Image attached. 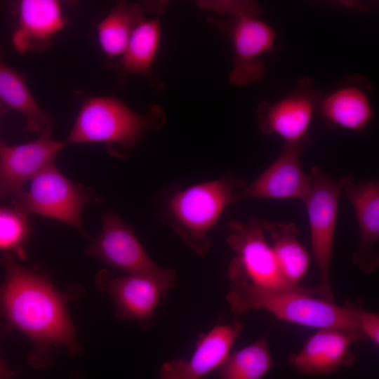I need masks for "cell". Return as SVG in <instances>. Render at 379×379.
Here are the masks:
<instances>
[{
	"instance_id": "6da1fadb",
	"label": "cell",
	"mask_w": 379,
	"mask_h": 379,
	"mask_svg": "<svg viewBox=\"0 0 379 379\" xmlns=\"http://www.w3.org/2000/svg\"><path fill=\"white\" fill-rule=\"evenodd\" d=\"M6 279L0 289L3 315L36 344H64L78 349L64 297L44 276L5 257Z\"/></svg>"
},
{
	"instance_id": "7a4b0ae2",
	"label": "cell",
	"mask_w": 379,
	"mask_h": 379,
	"mask_svg": "<svg viewBox=\"0 0 379 379\" xmlns=\"http://www.w3.org/2000/svg\"><path fill=\"white\" fill-rule=\"evenodd\" d=\"M246 184L242 179L225 175L182 188L170 185L153 197L157 218L169 227L182 242L204 256L211 246L209 233L234 196Z\"/></svg>"
},
{
	"instance_id": "3957f363",
	"label": "cell",
	"mask_w": 379,
	"mask_h": 379,
	"mask_svg": "<svg viewBox=\"0 0 379 379\" xmlns=\"http://www.w3.org/2000/svg\"><path fill=\"white\" fill-rule=\"evenodd\" d=\"M314 295L291 291H275L255 286L246 281L230 283L225 295L231 311L243 314L264 310L279 320L317 328H334L347 333L354 342L365 340L358 324V306H340Z\"/></svg>"
},
{
	"instance_id": "277c9868",
	"label": "cell",
	"mask_w": 379,
	"mask_h": 379,
	"mask_svg": "<svg viewBox=\"0 0 379 379\" xmlns=\"http://www.w3.org/2000/svg\"><path fill=\"white\" fill-rule=\"evenodd\" d=\"M197 5L217 15L207 16V20L231 41L234 67L230 82L244 86L261 79L265 66L260 57L274 51L276 31L260 20V5L248 1H200Z\"/></svg>"
},
{
	"instance_id": "5b68a950",
	"label": "cell",
	"mask_w": 379,
	"mask_h": 379,
	"mask_svg": "<svg viewBox=\"0 0 379 379\" xmlns=\"http://www.w3.org/2000/svg\"><path fill=\"white\" fill-rule=\"evenodd\" d=\"M166 119L157 105L140 114L115 97H92L83 102L65 142H103L117 155V149H131L146 133L160 129Z\"/></svg>"
},
{
	"instance_id": "8992f818",
	"label": "cell",
	"mask_w": 379,
	"mask_h": 379,
	"mask_svg": "<svg viewBox=\"0 0 379 379\" xmlns=\"http://www.w3.org/2000/svg\"><path fill=\"white\" fill-rule=\"evenodd\" d=\"M228 246L236 253L228 267L230 281H243L255 286L275 291H291L319 295L317 287L293 286L282 275L265 237L263 221L230 222Z\"/></svg>"
},
{
	"instance_id": "52a82bcc",
	"label": "cell",
	"mask_w": 379,
	"mask_h": 379,
	"mask_svg": "<svg viewBox=\"0 0 379 379\" xmlns=\"http://www.w3.org/2000/svg\"><path fill=\"white\" fill-rule=\"evenodd\" d=\"M309 175L312 190L304 204L309 220L311 247L319 270L318 295L335 302L330 270L343 178L333 179L318 166L313 167Z\"/></svg>"
},
{
	"instance_id": "ba28073f",
	"label": "cell",
	"mask_w": 379,
	"mask_h": 379,
	"mask_svg": "<svg viewBox=\"0 0 379 379\" xmlns=\"http://www.w3.org/2000/svg\"><path fill=\"white\" fill-rule=\"evenodd\" d=\"M15 208L26 215L35 213L82 230L81 213L85 205L98 200L81 185L65 177L48 164L32 180L27 191L13 198Z\"/></svg>"
},
{
	"instance_id": "9c48e42d",
	"label": "cell",
	"mask_w": 379,
	"mask_h": 379,
	"mask_svg": "<svg viewBox=\"0 0 379 379\" xmlns=\"http://www.w3.org/2000/svg\"><path fill=\"white\" fill-rule=\"evenodd\" d=\"M176 281V274L171 268L157 274L120 277L102 270L97 275V285L112 299L117 318L136 319L145 326L151 325L157 307Z\"/></svg>"
},
{
	"instance_id": "30bf717a",
	"label": "cell",
	"mask_w": 379,
	"mask_h": 379,
	"mask_svg": "<svg viewBox=\"0 0 379 379\" xmlns=\"http://www.w3.org/2000/svg\"><path fill=\"white\" fill-rule=\"evenodd\" d=\"M321 96L310 78H302L284 98L259 104L256 112L258 128L265 134L279 135L286 143L303 140Z\"/></svg>"
},
{
	"instance_id": "8fae6325",
	"label": "cell",
	"mask_w": 379,
	"mask_h": 379,
	"mask_svg": "<svg viewBox=\"0 0 379 379\" xmlns=\"http://www.w3.org/2000/svg\"><path fill=\"white\" fill-rule=\"evenodd\" d=\"M306 139L285 143L275 160L251 183L234 196V203L244 199H298L303 203L312 190L310 175L303 171L300 154Z\"/></svg>"
},
{
	"instance_id": "7c38bea8",
	"label": "cell",
	"mask_w": 379,
	"mask_h": 379,
	"mask_svg": "<svg viewBox=\"0 0 379 379\" xmlns=\"http://www.w3.org/2000/svg\"><path fill=\"white\" fill-rule=\"evenodd\" d=\"M102 222V231L88 248L90 255L128 274H151L162 271L147 253L131 227L119 215L107 212Z\"/></svg>"
},
{
	"instance_id": "4fadbf2b",
	"label": "cell",
	"mask_w": 379,
	"mask_h": 379,
	"mask_svg": "<svg viewBox=\"0 0 379 379\" xmlns=\"http://www.w3.org/2000/svg\"><path fill=\"white\" fill-rule=\"evenodd\" d=\"M51 132L27 143H0V200L20 194L23 186L48 164L54 162L66 142L51 138Z\"/></svg>"
},
{
	"instance_id": "5bb4252c",
	"label": "cell",
	"mask_w": 379,
	"mask_h": 379,
	"mask_svg": "<svg viewBox=\"0 0 379 379\" xmlns=\"http://www.w3.org/2000/svg\"><path fill=\"white\" fill-rule=\"evenodd\" d=\"M343 190L354 209L359 230L352 262L369 274L379 265V256L374 248L379 239V182L378 180L356 181L352 176H345Z\"/></svg>"
},
{
	"instance_id": "9a60e30c",
	"label": "cell",
	"mask_w": 379,
	"mask_h": 379,
	"mask_svg": "<svg viewBox=\"0 0 379 379\" xmlns=\"http://www.w3.org/2000/svg\"><path fill=\"white\" fill-rule=\"evenodd\" d=\"M242 328L243 324L234 320L218 324L207 333L201 334L190 359H175L164 363L161 367L160 379H202L225 361Z\"/></svg>"
},
{
	"instance_id": "2e32d148",
	"label": "cell",
	"mask_w": 379,
	"mask_h": 379,
	"mask_svg": "<svg viewBox=\"0 0 379 379\" xmlns=\"http://www.w3.org/2000/svg\"><path fill=\"white\" fill-rule=\"evenodd\" d=\"M371 89L366 78L348 77L333 91L321 96L317 112L331 126L361 131L374 117Z\"/></svg>"
},
{
	"instance_id": "e0dca14e",
	"label": "cell",
	"mask_w": 379,
	"mask_h": 379,
	"mask_svg": "<svg viewBox=\"0 0 379 379\" xmlns=\"http://www.w3.org/2000/svg\"><path fill=\"white\" fill-rule=\"evenodd\" d=\"M18 24L12 36L20 53L41 51L66 25L61 3L56 0H22L18 4Z\"/></svg>"
},
{
	"instance_id": "ac0fdd59",
	"label": "cell",
	"mask_w": 379,
	"mask_h": 379,
	"mask_svg": "<svg viewBox=\"0 0 379 379\" xmlns=\"http://www.w3.org/2000/svg\"><path fill=\"white\" fill-rule=\"evenodd\" d=\"M353 339L334 328H321L311 335L301 350L288 359L297 371L307 375H325L355 361L350 350Z\"/></svg>"
},
{
	"instance_id": "d6986e66",
	"label": "cell",
	"mask_w": 379,
	"mask_h": 379,
	"mask_svg": "<svg viewBox=\"0 0 379 379\" xmlns=\"http://www.w3.org/2000/svg\"><path fill=\"white\" fill-rule=\"evenodd\" d=\"M161 14L155 13L149 18L145 16L138 23L117 65L122 76H143L150 81L156 90L164 88L162 83L155 78L152 72L161 41Z\"/></svg>"
},
{
	"instance_id": "ffe728a7",
	"label": "cell",
	"mask_w": 379,
	"mask_h": 379,
	"mask_svg": "<svg viewBox=\"0 0 379 379\" xmlns=\"http://www.w3.org/2000/svg\"><path fill=\"white\" fill-rule=\"evenodd\" d=\"M263 229L272 240L270 246L282 275L289 284L300 286L308 270L310 257L297 237L295 225L263 221Z\"/></svg>"
},
{
	"instance_id": "44dd1931",
	"label": "cell",
	"mask_w": 379,
	"mask_h": 379,
	"mask_svg": "<svg viewBox=\"0 0 379 379\" xmlns=\"http://www.w3.org/2000/svg\"><path fill=\"white\" fill-rule=\"evenodd\" d=\"M0 101L21 114L27 128L39 135L53 130V119L39 105L25 77L0 59Z\"/></svg>"
},
{
	"instance_id": "7402d4cb",
	"label": "cell",
	"mask_w": 379,
	"mask_h": 379,
	"mask_svg": "<svg viewBox=\"0 0 379 379\" xmlns=\"http://www.w3.org/2000/svg\"><path fill=\"white\" fill-rule=\"evenodd\" d=\"M145 11L140 4L119 1L96 25L100 46L107 57L123 55L134 29L145 17Z\"/></svg>"
},
{
	"instance_id": "603a6c76",
	"label": "cell",
	"mask_w": 379,
	"mask_h": 379,
	"mask_svg": "<svg viewBox=\"0 0 379 379\" xmlns=\"http://www.w3.org/2000/svg\"><path fill=\"white\" fill-rule=\"evenodd\" d=\"M272 366L267 337L264 336L229 354L218 368V379H261Z\"/></svg>"
},
{
	"instance_id": "cb8c5ba5",
	"label": "cell",
	"mask_w": 379,
	"mask_h": 379,
	"mask_svg": "<svg viewBox=\"0 0 379 379\" xmlns=\"http://www.w3.org/2000/svg\"><path fill=\"white\" fill-rule=\"evenodd\" d=\"M28 215L16 208H0V250L15 251L24 256L22 249L29 234Z\"/></svg>"
},
{
	"instance_id": "d4e9b609",
	"label": "cell",
	"mask_w": 379,
	"mask_h": 379,
	"mask_svg": "<svg viewBox=\"0 0 379 379\" xmlns=\"http://www.w3.org/2000/svg\"><path fill=\"white\" fill-rule=\"evenodd\" d=\"M358 324L359 330L365 340L374 345L379 344V316L377 313L368 311L358 306Z\"/></svg>"
},
{
	"instance_id": "484cf974",
	"label": "cell",
	"mask_w": 379,
	"mask_h": 379,
	"mask_svg": "<svg viewBox=\"0 0 379 379\" xmlns=\"http://www.w3.org/2000/svg\"><path fill=\"white\" fill-rule=\"evenodd\" d=\"M14 375V372L8 370L0 358V379H8Z\"/></svg>"
},
{
	"instance_id": "4316f807",
	"label": "cell",
	"mask_w": 379,
	"mask_h": 379,
	"mask_svg": "<svg viewBox=\"0 0 379 379\" xmlns=\"http://www.w3.org/2000/svg\"><path fill=\"white\" fill-rule=\"evenodd\" d=\"M202 379H204V378H202Z\"/></svg>"
}]
</instances>
